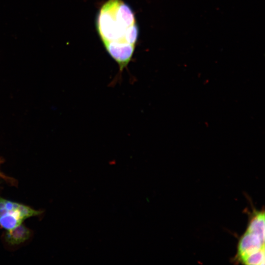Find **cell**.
<instances>
[{
    "label": "cell",
    "instance_id": "1",
    "mask_svg": "<svg viewBox=\"0 0 265 265\" xmlns=\"http://www.w3.org/2000/svg\"><path fill=\"white\" fill-rule=\"evenodd\" d=\"M96 26L106 50L119 66V76L112 85L120 81L132 57L139 33L136 19L123 0H108L99 10Z\"/></svg>",
    "mask_w": 265,
    "mask_h": 265
},
{
    "label": "cell",
    "instance_id": "2",
    "mask_svg": "<svg viewBox=\"0 0 265 265\" xmlns=\"http://www.w3.org/2000/svg\"><path fill=\"white\" fill-rule=\"evenodd\" d=\"M265 248V241L256 234L245 231L239 238L235 257L239 262L243 258Z\"/></svg>",
    "mask_w": 265,
    "mask_h": 265
},
{
    "label": "cell",
    "instance_id": "3",
    "mask_svg": "<svg viewBox=\"0 0 265 265\" xmlns=\"http://www.w3.org/2000/svg\"><path fill=\"white\" fill-rule=\"evenodd\" d=\"M246 231L257 235L265 241V211L254 210L250 213Z\"/></svg>",
    "mask_w": 265,
    "mask_h": 265
},
{
    "label": "cell",
    "instance_id": "4",
    "mask_svg": "<svg viewBox=\"0 0 265 265\" xmlns=\"http://www.w3.org/2000/svg\"><path fill=\"white\" fill-rule=\"evenodd\" d=\"M19 203H16L15 208L0 215V226L7 230H11L22 224V218L18 209Z\"/></svg>",
    "mask_w": 265,
    "mask_h": 265
},
{
    "label": "cell",
    "instance_id": "5",
    "mask_svg": "<svg viewBox=\"0 0 265 265\" xmlns=\"http://www.w3.org/2000/svg\"><path fill=\"white\" fill-rule=\"evenodd\" d=\"M30 235V230L21 224L11 230H7L5 239L9 244L17 245L27 240L29 238Z\"/></svg>",
    "mask_w": 265,
    "mask_h": 265
},
{
    "label": "cell",
    "instance_id": "6",
    "mask_svg": "<svg viewBox=\"0 0 265 265\" xmlns=\"http://www.w3.org/2000/svg\"><path fill=\"white\" fill-rule=\"evenodd\" d=\"M265 248H264L243 258L239 262L245 265H264L265 261Z\"/></svg>",
    "mask_w": 265,
    "mask_h": 265
}]
</instances>
